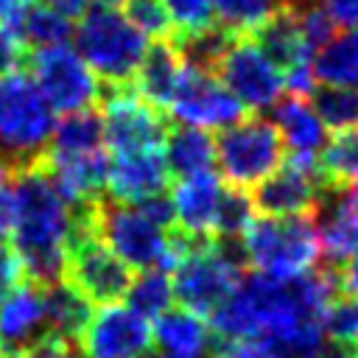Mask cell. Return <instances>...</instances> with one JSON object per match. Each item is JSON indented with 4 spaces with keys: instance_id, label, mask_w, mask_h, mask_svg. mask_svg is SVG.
<instances>
[{
    "instance_id": "obj_1",
    "label": "cell",
    "mask_w": 358,
    "mask_h": 358,
    "mask_svg": "<svg viewBox=\"0 0 358 358\" xmlns=\"http://www.w3.org/2000/svg\"><path fill=\"white\" fill-rule=\"evenodd\" d=\"M11 199V249L20 257L22 277L45 288L64 274V257L70 238L78 229V213L59 196L39 162L14 171Z\"/></svg>"
},
{
    "instance_id": "obj_2",
    "label": "cell",
    "mask_w": 358,
    "mask_h": 358,
    "mask_svg": "<svg viewBox=\"0 0 358 358\" xmlns=\"http://www.w3.org/2000/svg\"><path fill=\"white\" fill-rule=\"evenodd\" d=\"M246 255L241 238H207L193 243L171 268L173 296L182 310L210 319V313L238 288L246 274Z\"/></svg>"
},
{
    "instance_id": "obj_3",
    "label": "cell",
    "mask_w": 358,
    "mask_h": 358,
    "mask_svg": "<svg viewBox=\"0 0 358 358\" xmlns=\"http://www.w3.org/2000/svg\"><path fill=\"white\" fill-rule=\"evenodd\" d=\"M56 117L28 70L0 76V157L11 171L36 165L50 143Z\"/></svg>"
},
{
    "instance_id": "obj_4",
    "label": "cell",
    "mask_w": 358,
    "mask_h": 358,
    "mask_svg": "<svg viewBox=\"0 0 358 358\" xmlns=\"http://www.w3.org/2000/svg\"><path fill=\"white\" fill-rule=\"evenodd\" d=\"M81 224L129 268H173L168 232L131 204L101 196L81 210Z\"/></svg>"
},
{
    "instance_id": "obj_5",
    "label": "cell",
    "mask_w": 358,
    "mask_h": 358,
    "mask_svg": "<svg viewBox=\"0 0 358 358\" xmlns=\"http://www.w3.org/2000/svg\"><path fill=\"white\" fill-rule=\"evenodd\" d=\"M76 53L98 76L101 87H129L145 56L148 39L120 8L87 6L76 25Z\"/></svg>"
},
{
    "instance_id": "obj_6",
    "label": "cell",
    "mask_w": 358,
    "mask_h": 358,
    "mask_svg": "<svg viewBox=\"0 0 358 358\" xmlns=\"http://www.w3.org/2000/svg\"><path fill=\"white\" fill-rule=\"evenodd\" d=\"M246 266L271 280H291L310 271L319 260L313 215H260L241 235Z\"/></svg>"
},
{
    "instance_id": "obj_7",
    "label": "cell",
    "mask_w": 358,
    "mask_h": 358,
    "mask_svg": "<svg viewBox=\"0 0 358 358\" xmlns=\"http://www.w3.org/2000/svg\"><path fill=\"white\" fill-rule=\"evenodd\" d=\"M213 145L224 182L243 190L255 187L285 159V143L277 126L260 115L241 117L238 123L221 129V134L213 137Z\"/></svg>"
},
{
    "instance_id": "obj_8",
    "label": "cell",
    "mask_w": 358,
    "mask_h": 358,
    "mask_svg": "<svg viewBox=\"0 0 358 358\" xmlns=\"http://www.w3.org/2000/svg\"><path fill=\"white\" fill-rule=\"evenodd\" d=\"M25 62L31 67V78L36 81L53 112L70 115V112L92 109L101 101L98 76L73 48L67 45L39 48L31 50Z\"/></svg>"
},
{
    "instance_id": "obj_9",
    "label": "cell",
    "mask_w": 358,
    "mask_h": 358,
    "mask_svg": "<svg viewBox=\"0 0 358 358\" xmlns=\"http://www.w3.org/2000/svg\"><path fill=\"white\" fill-rule=\"evenodd\" d=\"M101 126L103 143L112 154L162 148L171 120L165 112L148 106L131 87H101Z\"/></svg>"
},
{
    "instance_id": "obj_10",
    "label": "cell",
    "mask_w": 358,
    "mask_h": 358,
    "mask_svg": "<svg viewBox=\"0 0 358 358\" xmlns=\"http://www.w3.org/2000/svg\"><path fill=\"white\" fill-rule=\"evenodd\" d=\"M62 277L76 291H81L90 302L112 305L126 294L134 274L84 224H78V229H76V235L70 238V246H67Z\"/></svg>"
},
{
    "instance_id": "obj_11",
    "label": "cell",
    "mask_w": 358,
    "mask_h": 358,
    "mask_svg": "<svg viewBox=\"0 0 358 358\" xmlns=\"http://www.w3.org/2000/svg\"><path fill=\"white\" fill-rule=\"evenodd\" d=\"M213 76L243 103V109H268L282 95V73L249 36H235Z\"/></svg>"
},
{
    "instance_id": "obj_12",
    "label": "cell",
    "mask_w": 358,
    "mask_h": 358,
    "mask_svg": "<svg viewBox=\"0 0 358 358\" xmlns=\"http://www.w3.org/2000/svg\"><path fill=\"white\" fill-rule=\"evenodd\" d=\"M327 187L316 173V159L291 157L255 185L252 204L263 215H313Z\"/></svg>"
},
{
    "instance_id": "obj_13",
    "label": "cell",
    "mask_w": 358,
    "mask_h": 358,
    "mask_svg": "<svg viewBox=\"0 0 358 358\" xmlns=\"http://www.w3.org/2000/svg\"><path fill=\"white\" fill-rule=\"evenodd\" d=\"M171 115L182 126L196 129H227L246 117L243 103L213 76L201 70H182L176 92L171 98Z\"/></svg>"
},
{
    "instance_id": "obj_14",
    "label": "cell",
    "mask_w": 358,
    "mask_h": 358,
    "mask_svg": "<svg viewBox=\"0 0 358 358\" xmlns=\"http://www.w3.org/2000/svg\"><path fill=\"white\" fill-rule=\"evenodd\" d=\"M78 347L87 358H143L151 350V327L134 310L112 302L92 310Z\"/></svg>"
},
{
    "instance_id": "obj_15",
    "label": "cell",
    "mask_w": 358,
    "mask_h": 358,
    "mask_svg": "<svg viewBox=\"0 0 358 358\" xmlns=\"http://www.w3.org/2000/svg\"><path fill=\"white\" fill-rule=\"evenodd\" d=\"M45 336L42 288L22 280L0 299V358H31Z\"/></svg>"
},
{
    "instance_id": "obj_16",
    "label": "cell",
    "mask_w": 358,
    "mask_h": 358,
    "mask_svg": "<svg viewBox=\"0 0 358 358\" xmlns=\"http://www.w3.org/2000/svg\"><path fill=\"white\" fill-rule=\"evenodd\" d=\"M319 255L324 257V268L333 274L347 263V257L358 249V196L352 187L327 190L313 213Z\"/></svg>"
},
{
    "instance_id": "obj_17",
    "label": "cell",
    "mask_w": 358,
    "mask_h": 358,
    "mask_svg": "<svg viewBox=\"0 0 358 358\" xmlns=\"http://www.w3.org/2000/svg\"><path fill=\"white\" fill-rule=\"evenodd\" d=\"M171 173L162 157V148L112 154L106 165V190L109 199L123 204H137L143 199L159 196L168 190Z\"/></svg>"
},
{
    "instance_id": "obj_18",
    "label": "cell",
    "mask_w": 358,
    "mask_h": 358,
    "mask_svg": "<svg viewBox=\"0 0 358 358\" xmlns=\"http://www.w3.org/2000/svg\"><path fill=\"white\" fill-rule=\"evenodd\" d=\"M221 179L213 171L185 176L173 185L171 204H173V227L190 238H213Z\"/></svg>"
},
{
    "instance_id": "obj_19",
    "label": "cell",
    "mask_w": 358,
    "mask_h": 358,
    "mask_svg": "<svg viewBox=\"0 0 358 358\" xmlns=\"http://www.w3.org/2000/svg\"><path fill=\"white\" fill-rule=\"evenodd\" d=\"M243 36H249L280 73H285L296 64H310V59H313L310 50L305 48V42H302L299 14L288 11L282 6H277L260 25H255Z\"/></svg>"
},
{
    "instance_id": "obj_20",
    "label": "cell",
    "mask_w": 358,
    "mask_h": 358,
    "mask_svg": "<svg viewBox=\"0 0 358 358\" xmlns=\"http://www.w3.org/2000/svg\"><path fill=\"white\" fill-rule=\"evenodd\" d=\"M182 59L176 53V48L168 39H157L154 45L145 48V56L140 62V67L131 76V90L137 98H143L148 106L154 109H168L171 98L176 92V84L182 78Z\"/></svg>"
},
{
    "instance_id": "obj_21",
    "label": "cell",
    "mask_w": 358,
    "mask_h": 358,
    "mask_svg": "<svg viewBox=\"0 0 358 358\" xmlns=\"http://www.w3.org/2000/svg\"><path fill=\"white\" fill-rule=\"evenodd\" d=\"M282 137V143L291 148V157L316 159V154L324 145V126L316 117L308 98L285 95L274 103V120H271Z\"/></svg>"
},
{
    "instance_id": "obj_22",
    "label": "cell",
    "mask_w": 358,
    "mask_h": 358,
    "mask_svg": "<svg viewBox=\"0 0 358 358\" xmlns=\"http://www.w3.org/2000/svg\"><path fill=\"white\" fill-rule=\"evenodd\" d=\"M151 338L157 341L159 352H168L173 358H213V352H215V338H213L210 327L199 316H193L182 308L165 310L157 319Z\"/></svg>"
},
{
    "instance_id": "obj_23",
    "label": "cell",
    "mask_w": 358,
    "mask_h": 358,
    "mask_svg": "<svg viewBox=\"0 0 358 358\" xmlns=\"http://www.w3.org/2000/svg\"><path fill=\"white\" fill-rule=\"evenodd\" d=\"M42 305H45L48 333L78 347L87 322L92 319V302L62 277L42 288Z\"/></svg>"
},
{
    "instance_id": "obj_24",
    "label": "cell",
    "mask_w": 358,
    "mask_h": 358,
    "mask_svg": "<svg viewBox=\"0 0 358 358\" xmlns=\"http://www.w3.org/2000/svg\"><path fill=\"white\" fill-rule=\"evenodd\" d=\"M162 157L168 165V173L176 179L193 176V173H204L213 168L215 162V145L207 129H196V126H171L162 143Z\"/></svg>"
},
{
    "instance_id": "obj_25",
    "label": "cell",
    "mask_w": 358,
    "mask_h": 358,
    "mask_svg": "<svg viewBox=\"0 0 358 358\" xmlns=\"http://www.w3.org/2000/svg\"><path fill=\"white\" fill-rule=\"evenodd\" d=\"M316 84L324 87H355L358 90V28L336 34L310 59Z\"/></svg>"
},
{
    "instance_id": "obj_26",
    "label": "cell",
    "mask_w": 358,
    "mask_h": 358,
    "mask_svg": "<svg viewBox=\"0 0 358 358\" xmlns=\"http://www.w3.org/2000/svg\"><path fill=\"white\" fill-rule=\"evenodd\" d=\"M235 36L238 34H232L224 25L213 22V25L199 28V31H190V34L168 36V42L176 48V53H179V59H182L185 67L201 70V73H215L218 62L224 59V53L235 42Z\"/></svg>"
},
{
    "instance_id": "obj_27",
    "label": "cell",
    "mask_w": 358,
    "mask_h": 358,
    "mask_svg": "<svg viewBox=\"0 0 358 358\" xmlns=\"http://www.w3.org/2000/svg\"><path fill=\"white\" fill-rule=\"evenodd\" d=\"M316 173L327 190H347L358 182V129L336 131L316 157Z\"/></svg>"
},
{
    "instance_id": "obj_28",
    "label": "cell",
    "mask_w": 358,
    "mask_h": 358,
    "mask_svg": "<svg viewBox=\"0 0 358 358\" xmlns=\"http://www.w3.org/2000/svg\"><path fill=\"white\" fill-rule=\"evenodd\" d=\"M48 151L53 154H92L103 151V126L95 109H81L64 115L50 134Z\"/></svg>"
},
{
    "instance_id": "obj_29",
    "label": "cell",
    "mask_w": 358,
    "mask_h": 358,
    "mask_svg": "<svg viewBox=\"0 0 358 358\" xmlns=\"http://www.w3.org/2000/svg\"><path fill=\"white\" fill-rule=\"evenodd\" d=\"M126 308L143 316L145 322L159 319L173 305V285L165 268H143L137 277H131L126 288Z\"/></svg>"
},
{
    "instance_id": "obj_30",
    "label": "cell",
    "mask_w": 358,
    "mask_h": 358,
    "mask_svg": "<svg viewBox=\"0 0 358 358\" xmlns=\"http://www.w3.org/2000/svg\"><path fill=\"white\" fill-rule=\"evenodd\" d=\"M316 117L324 129L333 131H352L358 129V90L355 87H324L316 84L308 95Z\"/></svg>"
},
{
    "instance_id": "obj_31",
    "label": "cell",
    "mask_w": 358,
    "mask_h": 358,
    "mask_svg": "<svg viewBox=\"0 0 358 358\" xmlns=\"http://www.w3.org/2000/svg\"><path fill=\"white\" fill-rule=\"evenodd\" d=\"M252 218H255L252 196L243 187L224 185L221 187V196H218L213 235H218V238H241L243 229L252 224Z\"/></svg>"
},
{
    "instance_id": "obj_32",
    "label": "cell",
    "mask_w": 358,
    "mask_h": 358,
    "mask_svg": "<svg viewBox=\"0 0 358 358\" xmlns=\"http://www.w3.org/2000/svg\"><path fill=\"white\" fill-rule=\"evenodd\" d=\"M274 8L277 0H215V22L243 36L255 25H260Z\"/></svg>"
},
{
    "instance_id": "obj_33",
    "label": "cell",
    "mask_w": 358,
    "mask_h": 358,
    "mask_svg": "<svg viewBox=\"0 0 358 358\" xmlns=\"http://www.w3.org/2000/svg\"><path fill=\"white\" fill-rule=\"evenodd\" d=\"M120 11L145 39L157 42V39L171 36V20H168L162 0H123Z\"/></svg>"
},
{
    "instance_id": "obj_34",
    "label": "cell",
    "mask_w": 358,
    "mask_h": 358,
    "mask_svg": "<svg viewBox=\"0 0 358 358\" xmlns=\"http://www.w3.org/2000/svg\"><path fill=\"white\" fill-rule=\"evenodd\" d=\"M322 330L327 341H338V344H355L358 338V296H338L327 305L324 319H322Z\"/></svg>"
},
{
    "instance_id": "obj_35",
    "label": "cell",
    "mask_w": 358,
    "mask_h": 358,
    "mask_svg": "<svg viewBox=\"0 0 358 358\" xmlns=\"http://www.w3.org/2000/svg\"><path fill=\"white\" fill-rule=\"evenodd\" d=\"M162 6L171 20V36L190 34L215 22V0H162Z\"/></svg>"
},
{
    "instance_id": "obj_36",
    "label": "cell",
    "mask_w": 358,
    "mask_h": 358,
    "mask_svg": "<svg viewBox=\"0 0 358 358\" xmlns=\"http://www.w3.org/2000/svg\"><path fill=\"white\" fill-rule=\"evenodd\" d=\"M299 31H302V42L310 50V56L316 50H322L338 34V28L333 25V20L327 17V11L319 3L308 6L305 11H299Z\"/></svg>"
},
{
    "instance_id": "obj_37",
    "label": "cell",
    "mask_w": 358,
    "mask_h": 358,
    "mask_svg": "<svg viewBox=\"0 0 358 358\" xmlns=\"http://www.w3.org/2000/svg\"><path fill=\"white\" fill-rule=\"evenodd\" d=\"M22 280H25V277H22L20 257H17V252L11 249V241H8L6 235H0V299H3L11 288H17Z\"/></svg>"
},
{
    "instance_id": "obj_38",
    "label": "cell",
    "mask_w": 358,
    "mask_h": 358,
    "mask_svg": "<svg viewBox=\"0 0 358 358\" xmlns=\"http://www.w3.org/2000/svg\"><path fill=\"white\" fill-rule=\"evenodd\" d=\"M148 221H154L157 227H162L165 232L173 229V204H171V196L159 193V196H151V199H143L134 204Z\"/></svg>"
},
{
    "instance_id": "obj_39",
    "label": "cell",
    "mask_w": 358,
    "mask_h": 358,
    "mask_svg": "<svg viewBox=\"0 0 358 358\" xmlns=\"http://www.w3.org/2000/svg\"><path fill=\"white\" fill-rule=\"evenodd\" d=\"M213 358H277L260 341H215Z\"/></svg>"
},
{
    "instance_id": "obj_40",
    "label": "cell",
    "mask_w": 358,
    "mask_h": 358,
    "mask_svg": "<svg viewBox=\"0 0 358 358\" xmlns=\"http://www.w3.org/2000/svg\"><path fill=\"white\" fill-rule=\"evenodd\" d=\"M336 28H358V0H322L319 3Z\"/></svg>"
},
{
    "instance_id": "obj_41",
    "label": "cell",
    "mask_w": 358,
    "mask_h": 358,
    "mask_svg": "<svg viewBox=\"0 0 358 358\" xmlns=\"http://www.w3.org/2000/svg\"><path fill=\"white\" fill-rule=\"evenodd\" d=\"M336 282H338V291L347 294V296H358V249L347 257V263L336 271Z\"/></svg>"
},
{
    "instance_id": "obj_42",
    "label": "cell",
    "mask_w": 358,
    "mask_h": 358,
    "mask_svg": "<svg viewBox=\"0 0 358 358\" xmlns=\"http://www.w3.org/2000/svg\"><path fill=\"white\" fill-rule=\"evenodd\" d=\"M34 3H39L45 8H53V11H59L62 17L70 20V17H81L92 0H34Z\"/></svg>"
},
{
    "instance_id": "obj_43",
    "label": "cell",
    "mask_w": 358,
    "mask_h": 358,
    "mask_svg": "<svg viewBox=\"0 0 358 358\" xmlns=\"http://www.w3.org/2000/svg\"><path fill=\"white\" fill-rule=\"evenodd\" d=\"M20 59H25L22 50H20L11 39H6V36L0 34V76H6L8 70H14V67L20 64Z\"/></svg>"
},
{
    "instance_id": "obj_44",
    "label": "cell",
    "mask_w": 358,
    "mask_h": 358,
    "mask_svg": "<svg viewBox=\"0 0 358 358\" xmlns=\"http://www.w3.org/2000/svg\"><path fill=\"white\" fill-rule=\"evenodd\" d=\"M25 6V0H0V20L11 17L14 11H20Z\"/></svg>"
},
{
    "instance_id": "obj_45",
    "label": "cell",
    "mask_w": 358,
    "mask_h": 358,
    "mask_svg": "<svg viewBox=\"0 0 358 358\" xmlns=\"http://www.w3.org/2000/svg\"><path fill=\"white\" fill-rule=\"evenodd\" d=\"M11 176H14V171H11V165L0 157V193L3 190H8L11 187Z\"/></svg>"
},
{
    "instance_id": "obj_46",
    "label": "cell",
    "mask_w": 358,
    "mask_h": 358,
    "mask_svg": "<svg viewBox=\"0 0 358 358\" xmlns=\"http://www.w3.org/2000/svg\"><path fill=\"white\" fill-rule=\"evenodd\" d=\"M313 3H319V0H277V6H282V8H288V11H305L308 6H313Z\"/></svg>"
},
{
    "instance_id": "obj_47",
    "label": "cell",
    "mask_w": 358,
    "mask_h": 358,
    "mask_svg": "<svg viewBox=\"0 0 358 358\" xmlns=\"http://www.w3.org/2000/svg\"><path fill=\"white\" fill-rule=\"evenodd\" d=\"M143 358H173V355H168V352H159V350H148Z\"/></svg>"
},
{
    "instance_id": "obj_48",
    "label": "cell",
    "mask_w": 358,
    "mask_h": 358,
    "mask_svg": "<svg viewBox=\"0 0 358 358\" xmlns=\"http://www.w3.org/2000/svg\"><path fill=\"white\" fill-rule=\"evenodd\" d=\"M64 358H87V355H81V352H78V350H73V352H67V355H64Z\"/></svg>"
},
{
    "instance_id": "obj_49",
    "label": "cell",
    "mask_w": 358,
    "mask_h": 358,
    "mask_svg": "<svg viewBox=\"0 0 358 358\" xmlns=\"http://www.w3.org/2000/svg\"><path fill=\"white\" fill-rule=\"evenodd\" d=\"M352 193H355V196H358V182H355V185H352Z\"/></svg>"
},
{
    "instance_id": "obj_50",
    "label": "cell",
    "mask_w": 358,
    "mask_h": 358,
    "mask_svg": "<svg viewBox=\"0 0 358 358\" xmlns=\"http://www.w3.org/2000/svg\"><path fill=\"white\" fill-rule=\"evenodd\" d=\"M352 347H355V358H358V338H355V344H352Z\"/></svg>"
}]
</instances>
